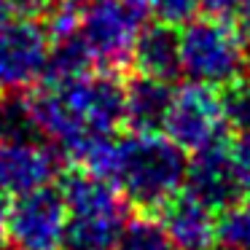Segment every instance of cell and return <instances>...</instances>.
I'll return each instance as SVG.
<instances>
[{
    "label": "cell",
    "instance_id": "cell-1",
    "mask_svg": "<svg viewBox=\"0 0 250 250\" xmlns=\"http://www.w3.org/2000/svg\"><path fill=\"white\" fill-rule=\"evenodd\" d=\"M30 110L41 137L81 164L124 126V83L105 70L46 78L30 94Z\"/></svg>",
    "mask_w": 250,
    "mask_h": 250
},
{
    "label": "cell",
    "instance_id": "cell-2",
    "mask_svg": "<svg viewBox=\"0 0 250 250\" xmlns=\"http://www.w3.org/2000/svg\"><path fill=\"white\" fill-rule=\"evenodd\" d=\"M81 169L110 180L135 210L156 215L183 191L188 156L164 132H126L97 146Z\"/></svg>",
    "mask_w": 250,
    "mask_h": 250
},
{
    "label": "cell",
    "instance_id": "cell-3",
    "mask_svg": "<svg viewBox=\"0 0 250 250\" xmlns=\"http://www.w3.org/2000/svg\"><path fill=\"white\" fill-rule=\"evenodd\" d=\"M60 191L67 210L62 250H113L129 226L119 188L89 169H73Z\"/></svg>",
    "mask_w": 250,
    "mask_h": 250
},
{
    "label": "cell",
    "instance_id": "cell-4",
    "mask_svg": "<svg viewBox=\"0 0 250 250\" xmlns=\"http://www.w3.org/2000/svg\"><path fill=\"white\" fill-rule=\"evenodd\" d=\"M180 33V73L191 83L229 89L245 78L250 65L248 43L237 24L223 17H194Z\"/></svg>",
    "mask_w": 250,
    "mask_h": 250
},
{
    "label": "cell",
    "instance_id": "cell-5",
    "mask_svg": "<svg viewBox=\"0 0 250 250\" xmlns=\"http://www.w3.org/2000/svg\"><path fill=\"white\" fill-rule=\"evenodd\" d=\"M148 0H89L81 11V35L92 65L116 73L129 65L135 41L148 24Z\"/></svg>",
    "mask_w": 250,
    "mask_h": 250
},
{
    "label": "cell",
    "instance_id": "cell-6",
    "mask_svg": "<svg viewBox=\"0 0 250 250\" xmlns=\"http://www.w3.org/2000/svg\"><path fill=\"white\" fill-rule=\"evenodd\" d=\"M162 132L186 153L194 156L199 151L229 143V116L223 94L202 83H183L172 92L167 119Z\"/></svg>",
    "mask_w": 250,
    "mask_h": 250
},
{
    "label": "cell",
    "instance_id": "cell-7",
    "mask_svg": "<svg viewBox=\"0 0 250 250\" xmlns=\"http://www.w3.org/2000/svg\"><path fill=\"white\" fill-rule=\"evenodd\" d=\"M51 38L35 17H11L0 24V94L24 92L46 78Z\"/></svg>",
    "mask_w": 250,
    "mask_h": 250
},
{
    "label": "cell",
    "instance_id": "cell-8",
    "mask_svg": "<svg viewBox=\"0 0 250 250\" xmlns=\"http://www.w3.org/2000/svg\"><path fill=\"white\" fill-rule=\"evenodd\" d=\"M67 210L54 186L14 196L6 234L14 250H62Z\"/></svg>",
    "mask_w": 250,
    "mask_h": 250
},
{
    "label": "cell",
    "instance_id": "cell-9",
    "mask_svg": "<svg viewBox=\"0 0 250 250\" xmlns=\"http://www.w3.org/2000/svg\"><path fill=\"white\" fill-rule=\"evenodd\" d=\"M60 175V151L46 137L0 143V188L11 196L54 186Z\"/></svg>",
    "mask_w": 250,
    "mask_h": 250
},
{
    "label": "cell",
    "instance_id": "cell-10",
    "mask_svg": "<svg viewBox=\"0 0 250 250\" xmlns=\"http://www.w3.org/2000/svg\"><path fill=\"white\" fill-rule=\"evenodd\" d=\"M183 188L215 212L245 199L242 180H239V172L231 159V143H223V146L194 153L188 159Z\"/></svg>",
    "mask_w": 250,
    "mask_h": 250
},
{
    "label": "cell",
    "instance_id": "cell-11",
    "mask_svg": "<svg viewBox=\"0 0 250 250\" xmlns=\"http://www.w3.org/2000/svg\"><path fill=\"white\" fill-rule=\"evenodd\" d=\"M159 215V226L178 250H215L218 248V215L199 199L180 191L169 199Z\"/></svg>",
    "mask_w": 250,
    "mask_h": 250
},
{
    "label": "cell",
    "instance_id": "cell-12",
    "mask_svg": "<svg viewBox=\"0 0 250 250\" xmlns=\"http://www.w3.org/2000/svg\"><path fill=\"white\" fill-rule=\"evenodd\" d=\"M129 65L137 70V76L172 81L180 76V33L175 24H167L162 19L148 22L140 30L132 49Z\"/></svg>",
    "mask_w": 250,
    "mask_h": 250
},
{
    "label": "cell",
    "instance_id": "cell-13",
    "mask_svg": "<svg viewBox=\"0 0 250 250\" xmlns=\"http://www.w3.org/2000/svg\"><path fill=\"white\" fill-rule=\"evenodd\" d=\"M172 92L169 81L135 76L124 86V126L129 132H162Z\"/></svg>",
    "mask_w": 250,
    "mask_h": 250
},
{
    "label": "cell",
    "instance_id": "cell-14",
    "mask_svg": "<svg viewBox=\"0 0 250 250\" xmlns=\"http://www.w3.org/2000/svg\"><path fill=\"white\" fill-rule=\"evenodd\" d=\"M218 248L250 250V196L221 210V215H218Z\"/></svg>",
    "mask_w": 250,
    "mask_h": 250
},
{
    "label": "cell",
    "instance_id": "cell-15",
    "mask_svg": "<svg viewBox=\"0 0 250 250\" xmlns=\"http://www.w3.org/2000/svg\"><path fill=\"white\" fill-rule=\"evenodd\" d=\"M113 250H178V248L169 242V237L159 226V221L137 218V221H129L124 237L119 239V245Z\"/></svg>",
    "mask_w": 250,
    "mask_h": 250
},
{
    "label": "cell",
    "instance_id": "cell-16",
    "mask_svg": "<svg viewBox=\"0 0 250 250\" xmlns=\"http://www.w3.org/2000/svg\"><path fill=\"white\" fill-rule=\"evenodd\" d=\"M223 105H226V116H229V126L237 135H250V81L231 83L223 94Z\"/></svg>",
    "mask_w": 250,
    "mask_h": 250
},
{
    "label": "cell",
    "instance_id": "cell-17",
    "mask_svg": "<svg viewBox=\"0 0 250 250\" xmlns=\"http://www.w3.org/2000/svg\"><path fill=\"white\" fill-rule=\"evenodd\" d=\"M151 14H156L167 24H186L202 11V0H148Z\"/></svg>",
    "mask_w": 250,
    "mask_h": 250
},
{
    "label": "cell",
    "instance_id": "cell-18",
    "mask_svg": "<svg viewBox=\"0 0 250 250\" xmlns=\"http://www.w3.org/2000/svg\"><path fill=\"white\" fill-rule=\"evenodd\" d=\"M231 159L239 172V180H242L245 196H250V135H239L231 143Z\"/></svg>",
    "mask_w": 250,
    "mask_h": 250
},
{
    "label": "cell",
    "instance_id": "cell-19",
    "mask_svg": "<svg viewBox=\"0 0 250 250\" xmlns=\"http://www.w3.org/2000/svg\"><path fill=\"white\" fill-rule=\"evenodd\" d=\"M245 0H202V11H207L210 17H223L229 19L231 14H237L242 8Z\"/></svg>",
    "mask_w": 250,
    "mask_h": 250
},
{
    "label": "cell",
    "instance_id": "cell-20",
    "mask_svg": "<svg viewBox=\"0 0 250 250\" xmlns=\"http://www.w3.org/2000/svg\"><path fill=\"white\" fill-rule=\"evenodd\" d=\"M237 27H239V33H242V38H245V43L250 46V0H245L242 3V8L237 11Z\"/></svg>",
    "mask_w": 250,
    "mask_h": 250
},
{
    "label": "cell",
    "instance_id": "cell-21",
    "mask_svg": "<svg viewBox=\"0 0 250 250\" xmlns=\"http://www.w3.org/2000/svg\"><path fill=\"white\" fill-rule=\"evenodd\" d=\"M8 210H11V199L3 188H0V234L6 231V223H8Z\"/></svg>",
    "mask_w": 250,
    "mask_h": 250
},
{
    "label": "cell",
    "instance_id": "cell-22",
    "mask_svg": "<svg viewBox=\"0 0 250 250\" xmlns=\"http://www.w3.org/2000/svg\"><path fill=\"white\" fill-rule=\"evenodd\" d=\"M11 11H14L11 0H0V24H6L11 19Z\"/></svg>",
    "mask_w": 250,
    "mask_h": 250
}]
</instances>
